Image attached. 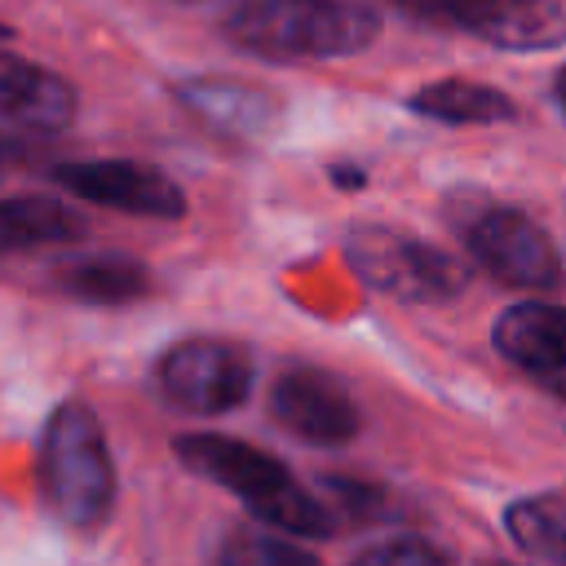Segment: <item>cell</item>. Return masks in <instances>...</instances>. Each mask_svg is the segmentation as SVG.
I'll use <instances>...</instances> for the list:
<instances>
[{"mask_svg": "<svg viewBox=\"0 0 566 566\" xmlns=\"http://www.w3.org/2000/svg\"><path fill=\"white\" fill-rule=\"evenodd\" d=\"M0 230H4V248L66 243L84 234V217L53 195H9L0 208Z\"/></svg>", "mask_w": 566, "mask_h": 566, "instance_id": "cell-15", "label": "cell"}, {"mask_svg": "<svg viewBox=\"0 0 566 566\" xmlns=\"http://www.w3.org/2000/svg\"><path fill=\"white\" fill-rule=\"evenodd\" d=\"M49 177L88 199V203H106L115 212H133V217H159V221H177L186 217V195L181 186L137 159H66L53 164Z\"/></svg>", "mask_w": 566, "mask_h": 566, "instance_id": "cell-8", "label": "cell"}, {"mask_svg": "<svg viewBox=\"0 0 566 566\" xmlns=\"http://www.w3.org/2000/svg\"><path fill=\"white\" fill-rule=\"evenodd\" d=\"M557 106H562V111H566V71H562V75H557Z\"/></svg>", "mask_w": 566, "mask_h": 566, "instance_id": "cell-20", "label": "cell"}, {"mask_svg": "<svg viewBox=\"0 0 566 566\" xmlns=\"http://www.w3.org/2000/svg\"><path fill=\"white\" fill-rule=\"evenodd\" d=\"M80 111L75 88L18 53L0 57V115L9 133H62Z\"/></svg>", "mask_w": 566, "mask_h": 566, "instance_id": "cell-11", "label": "cell"}, {"mask_svg": "<svg viewBox=\"0 0 566 566\" xmlns=\"http://www.w3.org/2000/svg\"><path fill=\"white\" fill-rule=\"evenodd\" d=\"M345 256L371 287L407 305H442L469 287V270L451 252L389 226H354L345 234Z\"/></svg>", "mask_w": 566, "mask_h": 566, "instance_id": "cell-4", "label": "cell"}, {"mask_svg": "<svg viewBox=\"0 0 566 566\" xmlns=\"http://www.w3.org/2000/svg\"><path fill=\"white\" fill-rule=\"evenodd\" d=\"M504 526L526 553H535L553 566H566V491L513 500L504 513Z\"/></svg>", "mask_w": 566, "mask_h": 566, "instance_id": "cell-16", "label": "cell"}, {"mask_svg": "<svg viewBox=\"0 0 566 566\" xmlns=\"http://www.w3.org/2000/svg\"><path fill=\"white\" fill-rule=\"evenodd\" d=\"M226 35L265 62H323L376 44L380 13L363 0H243Z\"/></svg>", "mask_w": 566, "mask_h": 566, "instance_id": "cell-2", "label": "cell"}, {"mask_svg": "<svg viewBox=\"0 0 566 566\" xmlns=\"http://www.w3.org/2000/svg\"><path fill=\"white\" fill-rule=\"evenodd\" d=\"M389 4L411 22L460 31L513 53L566 44V0H389Z\"/></svg>", "mask_w": 566, "mask_h": 566, "instance_id": "cell-5", "label": "cell"}, {"mask_svg": "<svg viewBox=\"0 0 566 566\" xmlns=\"http://www.w3.org/2000/svg\"><path fill=\"white\" fill-rule=\"evenodd\" d=\"M57 287L84 305H128L150 292V270L133 256H84L57 270Z\"/></svg>", "mask_w": 566, "mask_h": 566, "instance_id": "cell-14", "label": "cell"}, {"mask_svg": "<svg viewBox=\"0 0 566 566\" xmlns=\"http://www.w3.org/2000/svg\"><path fill=\"white\" fill-rule=\"evenodd\" d=\"M172 455L186 469H195L199 478L239 495L261 522L287 531V535H301V539L336 535L332 509L318 495H310L287 473V464L261 447H248V442L226 438V433H181V438H172Z\"/></svg>", "mask_w": 566, "mask_h": 566, "instance_id": "cell-1", "label": "cell"}, {"mask_svg": "<svg viewBox=\"0 0 566 566\" xmlns=\"http://www.w3.org/2000/svg\"><path fill=\"white\" fill-rule=\"evenodd\" d=\"M40 486L66 526L93 531L115 509V460L88 402L66 398L53 407L40 442Z\"/></svg>", "mask_w": 566, "mask_h": 566, "instance_id": "cell-3", "label": "cell"}, {"mask_svg": "<svg viewBox=\"0 0 566 566\" xmlns=\"http://www.w3.org/2000/svg\"><path fill=\"white\" fill-rule=\"evenodd\" d=\"M159 389L172 407L195 416H221L234 411L252 389V358L212 336H195L172 345L159 358Z\"/></svg>", "mask_w": 566, "mask_h": 566, "instance_id": "cell-6", "label": "cell"}, {"mask_svg": "<svg viewBox=\"0 0 566 566\" xmlns=\"http://www.w3.org/2000/svg\"><path fill=\"white\" fill-rule=\"evenodd\" d=\"M172 97L199 128L234 146H256L274 137L283 119V102L265 84H252L239 75H195V80H181Z\"/></svg>", "mask_w": 566, "mask_h": 566, "instance_id": "cell-9", "label": "cell"}, {"mask_svg": "<svg viewBox=\"0 0 566 566\" xmlns=\"http://www.w3.org/2000/svg\"><path fill=\"white\" fill-rule=\"evenodd\" d=\"M270 416L314 447H340L358 433V407L340 376L323 367H292L270 389Z\"/></svg>", "mask_w": 566, "mask_h": 566, "instance_id": "cell-10", "label": "cell"}, {"mask_svg": "<svg viewBox=\"0 0 566 566\" xmlns=\"http://www.w3.org/2000/svg\"><path fill=\"white\" fill-rule=\"evenodd\" d=\"M407 106L438 124H504L517 115V102L504 88H491L482 80H460V75L420 84L407 97Z\"/></svg>", "mask_w": 566, "mask_h": 566, "instance_id": "cell-13", "label": "cell"}, {"mask_svg": "<svg viewBox=\"0 0 566 566\" xmlns=\"http://www.w3.org/2000/svg\"><path fill=\"white\" fill-rule=\"evenodd\" d=\"M349 566H451V562H447L429 539L398 535V539H385V544L363 548Z\"/></svg>", "mask_w": 566, "mask_h": 566, "instance_id": "cell-18", "label": "cell"}, {"mask_svg": "<svg viewBox=\"0 0 566 566\" xmlns=\"http://www.w3.org/2000/svg\"><path fill=\"white\" fill-rule=\"evenodd\" d=\"M332 177L340 186H363V168H332Z\"/></svg>", "mask_w": 566, "mask_h": 566, "instance_id": "cell-19", "label": "cell"}, {"mask_svg": "<svg viewBox=\"0 0 566 566\" xmlns=\"http://www.w3.org/2000/svg\"><path fill=\"white\" fill-rule=\"evenodd\" d=\"M495 349L531 376H566V305L517 301L491 327Z\"/></svg>", "mask_w": 566, "mask_h": 566, "instance_id": "cell-12", "label": "cell"}, {"mask_svg": "<svg viewBox=\"0 0 566 566\" xmlns=\"http://www.w3.org/2000/svg\"><path fill=\"white\" fill-rule=\"evenodd\" d=\"M464 243L473 252V261L509 283V287H553L562 279V256L557 243L548 239V230L539 221H531L517 208H482L478 217L464 221Z\"/></svg>", "mask_w": 566, "mask_h": 566, "instance_id": "cell-7", "label": "cell"}, {"mask_svg": "<svg viewBox=\"0 0 566 566\" xmlns=\"http://www.w3.org/2000/svg\"><path fill=\"white\" fill-rule=\"evenodd\" d=\"M217 566H323L310 548L283 539V535H265V531H234L226 535Z\"/></svg>", "mask_w": 566, "mask_h": 566, "instance_id": "cell-17", "label": "cell"}]
</instances>
